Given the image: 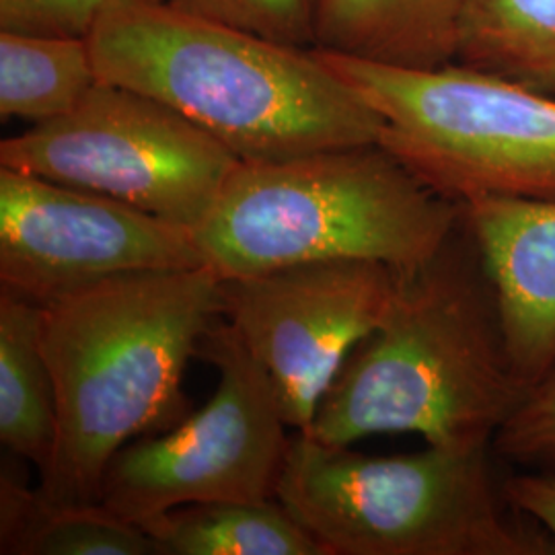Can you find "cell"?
<instances>
[{"label":"cell","instance_id":"6da1fadb","mask_svg":"<svg viewBox=\"0 0 555 555\" xmlns=\"http://www.w3.org/2000/svg\"><path fill=\"white\" fill-rule=\"evenodd\" d=\"M525 393L461 208L437 254L399 272L387 315L346 357L305 435L336 447L417 435L433 447L494 449Z\"/></svg>","mask_w":555,"mask_h":555},{"label":"cell","instance_id":"7a4b0ae2","mask_svg":"<svg viewBox=\"0 0 555 555\" xmlns=\"http://www.w3.org/2000/svg\"><path fill=\"white\" fill-rule=\"evenodd\" d=\"M222 318L220 278L206 266L112 278L40 305L59 414L41 492L101 502L103 474L121 447L190 416L183 375Z\"/></svg>","mask_w":555,"mask_h":555},{"label":"cell","instance_id":"3957f363","mask_svg":"<svg viewBox=\"0 0 555 555\" xmlns=\"http://www.w3.org/2000/svg\"><path fill=\"white\" fill-rule=\"evenodd\" d=\"M89 48L101 82L163 101L243 163L378 142L383 119L319 59L181 13L167 0H112Z\"/></svg>","mask_w":555,"mask_h":555},{"label":"cell","instance_id":"277c9868","mask_svg":"<svg viewBox=\"0 0 555 555\" xmlns=\"http://www.w3.org/2000/svg\"><path fill=\"white\" fill-rule=\"evenodd\" d=\"M459 217V202L371 142L241 163L194 237L220 280L327 259L412 272L437 254Z\"/></svg>","mask_w":555,"mask_h":555},{"label":"cell","instance_id":"5b68a950","mask_svg":"<svg viewBox=\"0 0 555 555\" xmlns=\"http://www.w3.org/2000/svg\"><path fill=\"white\" fill-rule=\"evenodd\" d=\"M494 449L369 456L295 433L276 500L330 555H550L506 515Z\"/></svg>","mask_w":555,"mask_h":555},{"label":"cell","instance_id":"8992f818","mask_svg":"<svg viewBox=\"0 0 555 555\" xmlns=\"http://www.w3.org/2000/svg\"><path fill=\"white\" fill-rule=\"evenodd\" d=\"M315 52L380 116L378 144L440 196L555 199V95L459 62L420 70Z\"/></svg>","mask_w":555,"mask_h":555},{"label":"cell","instance_id":"52a82bcc","mask_svg":"<svg viewBox=\"0 0 555 555\" xmlns=\"http://www.w3.org/2000/svg\"><path fill=\"white\" fill-rule=\"evenodd\" d=\"M198 357L219 371L208 405L107 463L101 504L121 518L140 525L188 504L276 500L293 428L272 378L224 318L202 337Z\"/></svg>","mask_w":555,"mask_h":555},{"label":"cell","instance_id":"ba28073f","mask_svg":"<svg viewBox=\"0 0 555 555\" xmlns=\"http://www.w3.org/2000/svg\"><path fill=\"white\" fill-rule=\"evenodd\" d=\"M243 160L163 101L98 82L66 116L0 142V167L196 229Z\"/></svg>","mask_w":555,"mask_h":555},{"label":"cell","instance_id":"9c48e42d","mask_svg":"<svg viewBox=\"0 0 555 555\" xmlns=\"http://www.w3.org/2000/svg\"><path fill=\"white\" fill-rule=\"evenodd\" d=\"M194 231L137 206L0 167V288L36 305L112 278L204 268Z\"/></svg>","mask_w":555,"mask_h":555},{"label":"cell","instance_id":"30bf717a","mask_svg":"<svg viewBox=\"0 0 555 555\" xmlns=\"http://www.w3.org/2000/svg\"><path fill=\"white\" fill-rule=\"evenodd\" d=\"M399 272L366 259H327L220 280L224 319L274 383L293 433H307L321 397L396 297Z\"/></svg>","mask_w":555,"mask_h":555},{"label":"cell","instance_id":"8fae6325","mask_svg":"<svg viewBox=\"0 0 555 555\" xmlns=\"http://www.w3.org/2000/svg\"><path fill=\"white\" fill-rule=\"evenodd\" d=\"M461 208L496 291L516 378L529 391L555 362V199L479 196Z\"/></svg>","mask_w":555,"mask_h":555},{"label":"cell","instance_id":"7c38bea8","mask_svg":"<svg viewBox=\"0 0 555 555\" xmlns=\"http://www.w3.org/2000/svg\"><path fill=\"white\" fill-rule=\"evenodd\" d=\"M465 0H319L315 48L397 68L455 62Z\"/></svg>","mask_w":555,"mask_h":555},{"label":"cell","instance_id":"4fadbf2b","mask_svg":"<svg viewBox=\"0 0 555 555\" xmlns=\"http://www.w3.org/2000/svg\"><path fill=\"white\" fill-rule=\"evenodd\" d=\"M2 555H160L139 522L101 502H62L31 490L2 467L0 476Z\"/></svg>","mask_w":555,"mask_h":555},{"label":"cell","instance_id":"5bb4252c","mask_svg":"<svg viewBox=\"0 0 555 555\" xmlns=\"http://www.w3.org/2000/svg\"><path fill=\"white\" fill-rule=\"evenodd\" d=\"M59 433L56 389L41 352L40 305L0 288V440L43 474Z\"/></svg>","mask_w":555,"mask_h":555},{"label":"cell","instance_id":"9a60e30c","mask_svg":"<svg viewBox=\"0 0 555 555\" xmlns=\"http://www.w3.org/2000/svg\"><path fill=\"white\" fill-rule=\"evenodd\" d=\"M160 555H330L278 502H204L140 522Z\"/></svg>","mask_w":555,"mask_h":555},{"label":"cell","instance_id":"2e32d148","mask_svg":"<svg viewBox=\"0 0 555 555\" xmlns=\"http://www.w3.org/2000/svg\"><path fill=\"white\" fill-rule=\"evenodd\" d=\"M455 62L555 95V0H465Z\"/></svg>","mask_w":555,"mask_h":555},{"label":"cell","instance_id":"e0dca14e","mask_svg":"<svg viewBox=\"0 0 555 555\" xmlns=\"http://www.w3.org/2000/svg\"><path fill=\"white\" fill-rule=\"evenodd\" d=\"M100 82L89 40L0 31V116H66Z\"/></svg>","mask_w":555,"mask_h":555},{"label":"cell","instance_id":"ac0fdd59","mask_svg":"<svg viewBox=\"0 0 555 555\" xmlns=\"http://www.w3.org/2000/svg\"><path fill=\"white\" fill-rule=\"evenodd\" d=\"M181 13L284 46L315 48L319 0H167Z\"/></svg>","mask_w":555,"mask_h":555},{"label":"cell","instance_id":"d6986e66","mask_svg":"<svg viewBox=\"0 0 555 555\" xmlns=\"http://www.w3.org/2000/svg\"><path fill=\"white\" fill-rule=\"evenodd\" d=\"M494 453L527 467H555V362L500 428Z\"/></svg>","mask_w":555,"mask_h":555},{"label":"cell","instance_id":"ffe728a7","mask_svg":"<svg viewBox=\"0 0 555 555\" xmlns=\"http://www.w3.org/2000/svg\"><path fill=\"white\" fill-rule=\"evenodd\" d=\"M112 0H0V31L89 38Z\"/></svg>","mask_w":555,"mask_h":555},{"label":"cell","instance_id":"44dd1931","mask_svg":"<svg viewBox=\"0 0 555 555\" xmlns=\"http://www.w3.org/2000/svg\"><path fill=\"white\" fill-rule=\"evenodd\" d=\"M502 496L518 515L531 518L555 547V472H520L502 479Z\"/></svg>","mask_w":555,"mask_h":555}]
</instances>
